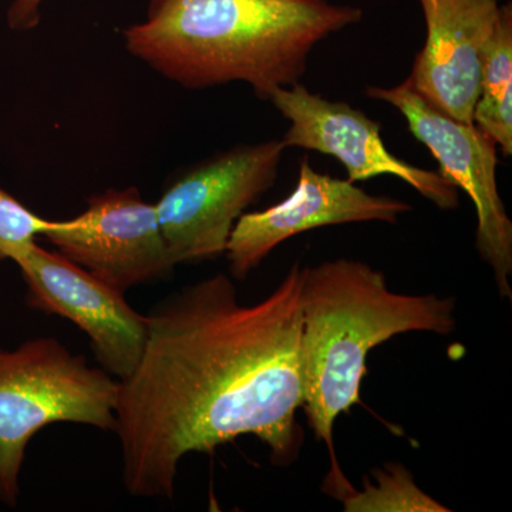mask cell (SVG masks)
I'll return each instance as SVG.
<instances>
[{"mask_svg":"<svg viewBox=\"0 0 512 512\" xmlns=\"http://www.w3.org/2000/svg\"><path fill=\"white\" fill-rule=\"evenodd\" d=\"M362 19V9L332 0H150L123 40L184 89L245 83L266 100L301 82L320 42Z\"/></svg>","mask_w":512,"mask_h":512,"instance_id":"obj_2","label":"cell"},{"mask_svg":"<svg viewBox=\"0 0 512 512\" xmlns=\"http://www.w3.org/2000/svg\"><path fill=\"white\" fill-rule=\"evenodd\" d=\"M301 318L302 409L332 458L325 487H336L346 477L336 460L333 427L360 403L370 350L407 332L450 335L456 302L434 293L394 292L379 269L339 258L303 266Z\"/></svg>","mask_w":512,"mask_h":512,"instance_id":"obj_3","label":"cell"},{"mask_svg":"<svg viewBox=\"0 0 512 512\" xmlns=\"http://www.w3.org/2000/svg\"><path fill=\"white\" fill-rule=\"evenodd\" d=\"M289 123L282 137L288 148L316 151L335 157L345 167L350 183L396 177L443 211L456 210L460 194L439 171L407 163L384 144L382 126L345 101L312 93L301 82L275 87L268 99Z\"/></svg>","mask_w":512,"mask_h":512,"instance_id":"obj_9","label":"cell"},{"mask_svg":"<svg viewBox=\"0 0 512 512\" xmlns=\"http://www.w3.org/2000/svg\"><path fill=\"white\" fill-rule=\"evenodd\" d=\"M286 150L282 138L239 144L168 180L154 204L175 264L225 255L239 217L274 187Z\"/></svg>","mask_w":512,"mask_h":512,"instance_id":"obj_5","label":"cell"},{"mask_svg":"<svg viewBox=\"0 0 512 512\" xmlns=\"http://www.w3.org/2000/svg\"><path fill=\"white\" fill-rule=\"evenodd\" d=\"M373 483H365L363 491L353 485L339 495L343 510L348 512H448L414 481L403 464L389 463L372 471Z\"/></svg>","mask_w":512,"mask_h":512,"instance_id":"obj_13","label":"cell"},{"mask_svg":"<svg viewBox=\"0 0 512 512\" xmlns=\"http://www.w3.org/2000/svg\"><path fill=\"white\" fill-rule=\"evenodd\" d=\"M42 237L64 258L121 293L165 281L177 266L156 204L144 200L136 187L92 195L86 211L72 220H52Z\"/></svg>","mask_w":512,"mask_h":512,"instance_id":"obj_7","label":"cell"},{"mask_svg":"<svg viewBox=\"0 0 512 512\" xmlns=\"http://www.w3.org/2000/svg\"><path fill=\"white\" fill-rule=\"evenodd\" d=\"M302 279L296 262L265 299L244 305L234 278L215 274L148 312L146 349L116 406L128 494L173 500L185 456L241 436L264 443L275 466L298 460Z\"/></svg>","mask_w":512,"mask_h":512,"instance_id":"obj_1","label":"cell"},{"mask_svg":"<svg viewBox=\"0 0 512 512\" xmlns=\"http://www.w3.org/2000/svg\"><path fill=\"white\" fill-rule=\"evenodd\" d=\"M412 205L390 195H373L349 180L319 173L308 157L299 161L295 190L278 204L245 212L229 237L225 258L234 281H245L285 241L330 225L357 222L397 224Z\"/></svg>","mask_w":512,"mask_h":512,"instance_id":"obj_10","label":"cell"},{"mask_svg":"<svg viewBox=\"0 0 512 512\" xmlns=\"http://www.w3.org/2000/svg\"><path fill=\"white\" fill-rule=\"evenodd\" d=\"M498 2H507V0H498Z\"/></svg>","mask_w":512,"mask_h":512,"instance_id":"obj_16","label":"cell"},{"mask_svg":"<svg viewBox=\"0 0 512 512\" xmlns=\"http://www.w3.org/2000/svg\"><path fill=\"white\" fill-rule=\"evenodd\" d=\"M119 386L52 336L0 348V501L6 507H18L33 437L55 423L114 431Z\"/></svg>","mask_w":512,"mask_h":512,"instance_id":"obj_4","label":"cell"},{"mask_svg":"<svg viewBox=\"0 0 512 512\" xmlns=\"http://www.w3.org/2000/svg\"><path fill=\"white\" fill-rule=\"evenodd\" d=\"M426 42L414 57L407 79L441 113L473 123L480 96L485 46L504 2L498 0H419Z\"/></svg>","mask_w":512,"mask_h":512,"instance_id":"obj_11","label":"cell"},{"mask_svg":"<svg viewBox=\"0 0 512 512\" xmlns=\"http://www.w3.org/2000/svg\"><path fill=\"white\" fill-rule=\"evenodd\" d=\"M43 3L45 0H12L6 12L9 29L15 32L36 29L42 20Z\"/></svg>","mask_w":512,"mask_h":512,"instance_id":"obj_15","label":"cell"},{"mask_svg":"<svg viewBox=\"0 0 512 512\" xmlns=\"http://www.w3.org/2000/svg\"><path fill=\"white\" fill-rule=\"evenodd\" d=\"M365 94L399 110L413 137L436 158L441 177L473 201L478 254L493 271L501 298L511 301L512 221L498 191L497 144L476 124L431 106L409 79L393 87L369 86Z\"/></svg>","mask_w":512,"mask_h":512,"instance_id":"obj_6","label":"cell"},{"mask_svg":"<svg viewBox=\"0 0 512 512\" xmlns=\"http://www.w3.org/2000/svg\"><path fill=\"white\" fill-rule=\"evenodd\" d=\"M473 123L500 147L512 154V5L503 3L500 19L485 46L480 96Z\"/></svg>","mask_w":512,"mask_h":512,"instance_id":"obj_12","label":"cell"},{"mask_svg":"<svg viewBox=\"0 0 512 512\" xmlns=\"http://www.w3.org/2000/svg\"><path fill=\"white\" fill-rule=\"evenodd\" d=\"M50 222L0 188V262L42 237Z\"/></svg>","mask_w":512,"mask_h":512,"instance_id":"obj_14","label":"cell"},{"mask_svg":"<svg viewBox=\"0 0 512 512\" xmlns=\"http://www.w3.org/2000/svg\"><path fill=\"white\" fill-rule=\"evenodd\" d=\"M10 261L22 274L30 308L62 316L83 330L101 369L119 382L133 375L146 349L148 322L124 293L36 241Z\"/></svg>","mask_w":512,"mask_h":512,"instance_id":"obj_8","label":"cell"}]
</instances>
